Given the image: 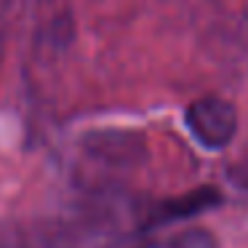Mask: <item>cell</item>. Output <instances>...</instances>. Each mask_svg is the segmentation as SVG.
Here are the masks:
<instances>
[{"mask_svg": "<svg viewBox=\"0 0 248 248\" xmlns=\"http://www.w3.org/2000/svg\"><path fill=\"white\" fill-rule=\"evenodd\" d=\"M187 128L200 144L219 150V147L230 144L237 128V115L230 102L219 96H203L198 102L189 104L187 109Z\"/></svg>", "mask_w": 248, "mask_h": 248, "instance_id": "cell-1", "label": "cell"}, {"mask_svg": "<svg viewBox=\"0 0 248 248\" xmlns=\"http://www.w3.org/2000/svg\"><path fill=\"white\" fill-rule=\"evenodd\" d=\"M216 203V192L214 189H200V192H192L187 198L179 200H168L166 203V214L168 216H184V214H195V211L205 208V205Z\"/></svg>", "mask_w": 248, "mask_h": 248, "instance_id": "cell-2", "label": "cell"}]
</instances>
